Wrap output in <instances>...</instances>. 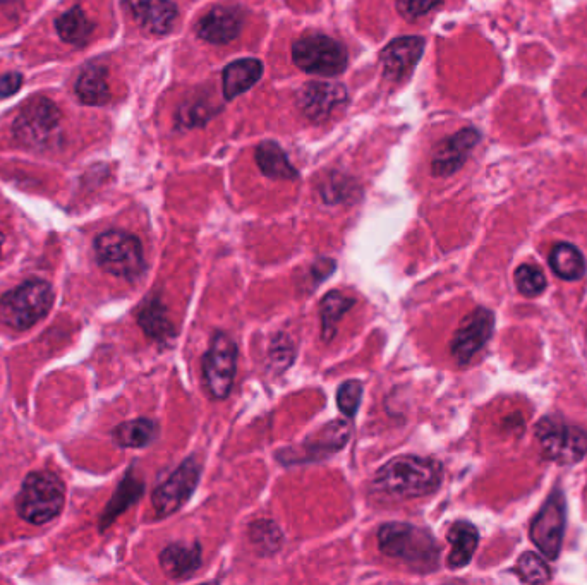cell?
Masks as SVG:
<instances>
[{"instance_id": "cell-5", "label": "cell", "mask_w": 587, "mask_h": 585, "mask_svg": "<svg viewBox=\"0 0 587 585\" xmlns=\"http://www.w3.org/2000/svg\"><path fill=\"white\" fill-rule=\"evenodd\" d=\"M103 272L134 282L146 270L145 251L138 237L124 230H107L93 242Z\"/></svg>"}, {"instance_id": "cell-21", "label": "cell", "mask_w": 587, "mask_h": 585, "mask_svg": "<svg viewBox=\"0 0 587 585\" xmlns=\"http://www.w3.org/2000/svg\"><path fill=\"white\" fill-rule=\"evenodd\" d=\"M261 76H263V62L258 59L248 57V59L230 62L222 74L225 100L230 102L251 90L260 81Z\"/></svg>"}, {"instance_id": "cell-13", "label": "cell", "mask_w": 587, "mask_h": 585, "mask_svg": "<svg viewBox=\"0 0 587 585\" xmlns=\"http://www.w3.org/2000/svg\"><path fill=\"white\" fill-rule=\"evenodd\" d=\"M565 532V498L560 489L553 491L539 510L533 525L531 539L548 560H557Z\"/></svg>"}, {"instance_id": "cell-24", "label": "cell", "mask_w": 587, "mask_h": 585, "mask_svg": "<svg viewBox=\"0 0 587 585\" xmlns=\"http://www.w3.org/2000/svg\"><path fill=\"white\" fill-rule=\"evenodd\" d=\"M356 306V299L340 290H330L320 302L321 340L330 344L339 332V323Z\"/></svg>"}, {"instance_id": "cell-29", "label": "cell", "mask_w": 587, "mask_h": 585, "mask_svg": "<svg viewBox=\"0 0 587 585\" xmlns=\"http://www.w3.org/2000/svg\"><path fill=\"white\" fill-rule=\"evenodd\" d=\"M59 37L71 45H83L93 33V23L81 7H73L55 21Z\"/></svg>"}, {"instance_id": "cell-10", "label": "cell", "mask_w": 587, "mask_h": 585, "mask_svg": "<svg viewBox=\"0 0 587 585\" xmlns=\"http://www.w3.org/2000/svg\"><path fill=\"white\" fill-rule=\"evenodd\" d=\"M201 479V464L194 455L182 460L176 471L164 483L153 489L152 505L158 519H165L179 512L194 495Z\"/></svg>"}, {"instance_id": "cell-27", "label": "cell", "mask_w": 587, "mask_h": 585, "mask_svg": "<svg viewBox=\"0 0 587 585\" xmlns=\"http://www.w3.org/2000/svg\"><path fill=\"white\" fill-rule=\"evenodd\" d=\"M76 95L85 105H103L110 100L107 69L100 64H91L76 81Z\"/></svg>"}, {"instance_id": "cell-12", "label": "cell", "mask_w": 587, "mask_h": 585, "mask_svg": "<svg viewBox=\"0 0 587 585\" xmlns=\"http://www.w3.org/2000/svg\"><path fill=\"white\" fill-rule=\"evenodd\" d=\"M495 330V314L490 309L478 308L467 314L455 330L450 354L459 366H467L479 350L490 342Z\"/></svg>"}, {"instance_id": "cell-28", "label": "cell", "mask_w": 587, "mask_h": 585, "mask_svg": "<svg viewBox=\"0 0 587 585\" xmlns=\"http://www.w3.org/2000/svg\"><path fill=\"white\" fill-rule=\"evenodd\" d=\"M550 266L558 277L575 282L586 275V260L581 251L569 244V242H560L555 248L551 249Z\"/></svg>"}, {"instance_id": "cell-9", "label": "cell", "mask_w": 587, "mask_h": 585, "mask_svg": "<svg viewBox=\"0 0 587 585\" xmlns=\"http://www.w3.org/2000/svg\"><path fill=\"white\" fill-rule=\"evenodd\" d=\"M536 440L545 459L558 464H577L587 455V433L553 417H543L536 426Z\"/></svg>"}, {"instance_id": "cell-22", "label": "cell", "mask_w": 587, "mask_h": 585, "mask_svg": "<svg viewBox=\"0 0 587 585\" xmlns=\"http://www.w3.org/2000/svg\"><path fill=\"white\" fill-rule=\"evenodd\" d=\"M145 495V481L134 474V469L131 467L126 476L122 479L117 489H115L114 498L109 501L107 508L103 510L102 520H100V532L105 531L107 527L114 524L115 519L126 512L129 507H133L134 503L141 500V496Z\"/></svg>"}, {"instance_id": "cell-32", "label": "cell", "mask_w": 587, "mask_h": 585, "mask_svg": "<svg viewBox=\"0 0 587 585\" xmlns=\"http://www.w3.org/2000/svg\"><path fill=\"white\" fill-rule=\"evenodd\" d=\"M515 285L517 290L521 292L522 296L536 297L543 294L546 290L545 273L539 270L538 266L521 265L515 270L514 275Z\"/></svg>"}, {"instance_id": "cell-3", "label": "cell", "mask_w": 587, "mask_h": 585, "mask_svg": "<svg viewBox=\"0 0 587 585\" xmlns=\"http://www.w3.org/2000/svg\"><path fill=\"white\" fill-rule=\"evenodd\" d=\"M64 503L66 486L50 471L30 472L16 496L19 517L31 525L49 524L62 512Z\"/></svg>"}, {"instance_id": "cell-25", "label": "cell", "mask_w": 587, "mask_h": 585, "mask_svg": "<svg viewBox=\"0 0 587 585\" xmlns=\"http://www.w3.org/2000/svg\"><path fill=\"white\" fill-rule=\"evenodd\" d=\"M158 423L148 417H138L115 426L114 443L119 448H146L157 440Z\"/></svg>"}, {"instance_id": "cell-20", "label": "cell", "mask_w": 587, "mask_h": 585, "mask_svg": "<svg viewBox=\"0 0 587 585\" xmlns=\"http://www.w3.org/2000/svg\"><path fill=\"white\" fill-rule=\"evenodd\" d=\"M138 325L146 337L152 338L153 342L158 344H169L177 335L176 326L169 318V309L162 301V297L148 296L138 311Z\"/></svg>"}, {"instance_id": "cell-38", "label": "cell", "mask_w": 587, "mask_h": 585, "mask_svg": "<svg viewBox=\"0 0 587 585\" xmlns=\"http://www.w3.org/2000/svg\"><path fill=\"white\" fill-rule=\"evenodd\" d=\"M2 244H4V234L0 232V251H2Z\"/></svg>"}, {"instance_id": "cell-30", "label": "cell", "mask_w": 587, "mask_h": 585, "mask_svg": "<svg viewBox=\"0 0 587 585\" xmlns=\"http://www.w3.org/2000/svg\"><path fill=\"white\" fill-rule=\"evenodd\" d=\"M248 534L249 541L258 549L261 556L279 553L284 544V532L270 519L255 520L253 524H249Z\"/></svg>"}, {"instance_id": "cell-2", "label": "cell", "mask_w": 587, "mask_h": 585, "mask_svg": "<svg viewBox=\"0 0 587 585\" xmlns=\"http://www.w3.org/2000/svg\"><path fill=\"white\" fill-rule=\"evenodd\" d=\"M382 555L399 560L416 573L435 572L440 565V548L428 529L409 522H387L378 529Z\"/></svg>"}, {"instance_id": "cell-4", "label": "cell", "mask_w": 587, "mask_h": 585, "mask_svg": "<svg viewBox=\"0 0 587 585\" xmlns=\"http://www.w3.org/2000/svg\"><path fill=\"white\" fill-rule=\"evenodd\" d=\"M54 301V289L49 282L30 278L0 297V323L25 332L50 313Z\"/></svg>"}, {"instance_id": "cell-37", "label": "cell", "mask_w": 587, "mask_h": 585, "mask_svg": "<svg viewBox=\"0 0 587 585\" xmlns=\"http://www.w3.org/2000/svg\"><path fill=\"white\" fill-rule=\"evenodd\" d=\"M23 83V76L19 73L4 74L0 78V98L11 97L13 93L19 90Z\"/></svg>"}, {"instance_id": "cell-31", "label": "cell", "mask_w": 587, "mask_h": 585, "mask_svg": "<svg viewBox=\"0 0 587 585\" xmlns=\"http://www.w3.org/2000/svg\"><path fill=\"white\" fill-rule=\"evenodd\" d=\"M296 359V347L287 333H277L268 349V364L275 373H285Z\"/></svg>"}, {"instance_id": "cell-36", "label": "cell", "mask_w": 587, "mask_h": 585, "mask_svg": "<svg viewBox=\"0 0 587 585\" xmlns=\"http://www.w3.org/2000/svg\"><path fill=\"white\" fill-rule=\"evenodd\" d=\"M335 266H337V263L330 260V258H318L313 265L309 266V275L315 277L313 289H316L323 280H327L335 272Z\"/></svg>"}, {"instance_id": "cell-17", "label": "cell", "mask_w": 587, "mask_h": 585, "mask_svg": "<svg viewBox=\"0 0 587 585\" xmlns=\"http://www.w3.org/2000/svg\"><path fill=\"white\" fill-rule=\"evenodd\" d=\"M243 28V13L234 6H217L203 16L196 25L201 40L213 45H227L236 40Z\"/></svg>"}, {"instance_id": "cell-19", "label": "cell", "mask_w": 587, "mask_h": 585, "mask_svg": "<svg viewBox=\"0 0 587 585\" xmlns=\"http://www.w3.org/2000/svg\"><path fill=\"white\" fill-rule=\"evenodd\" d=\"M158 563L165 577L172 580L188 579L203 565V549L198 541L193 544L172 543L162 549Z\"/></svg>"}, {"instance_id": "cell-34", "label": "cell", "mask_w": 587, "mask_h": 585, "mask_svg": "<svg viewBox=\"0 0 587 585\" xmlns=\"http://www.w3.org/2000/svg\"><path fill=\"white\" fill-rule=\"evenodd\" d=\"M519 573L522 580L529 584H543L551 579L550 568L546 565V561L531 551H527L519 558Z\"/></svg>"}, {"instance_id": "cell-14", "label": "cell", "mask_w": 587, "mask_h": 585, "mask_svg": "<svg viewBox=\"0 0 587 585\" xmlns=\"http://www.w3.org/2000/svg\"><path fill=\"white\" fill-rule=\"evenodd\" d=\"M478 131L473 127L460 129L459 133L445 139L442 145L438 146L431 160V172L436 177H450L466 163L469 153L479 143Z\"/></svg>"}, {"instance_id": "cell-35", "label": "cell", "mask_w": 587, "mask_h": 585, "mask_svg": "<svg viewBox=\"0 0 587 585\" xmlns=\"http://www.w3.org/2000/svg\"><path fill=\"white\" fill-rule=\"evenodd\" d=\"M442 0H395V6L400 16L407 19L421 18L430 13Z\"/></svg>"}, {"instance_id": "cell-1", "label": "cell", "mask_w": 587, "mask_h": 585, "mask_svg": "<svg viewBox=\"0 0 587 585\" xmlns=\"http://www.w3.org/2000/svg\"><path fill=\"white\" fill-rule=\"evenodd\" d=\"M443 483V465L438 460L419 455H399L383 464L375 477L373 489L400 500L430 496Z\"/></svg>"}, {"instance_id": "cell-8", "label": "cell", "mask_w": 587, "mask_h": 585, "mask_svg": "<svg viewBox=\"0 0 587 585\" xmlns=\"http://www.w3.org/2000/svg\"><path fill=\"white\" fill-rule=\"evenodd\" d=\"M292 59L304 73L332 78L344 73L349 55L337 40L325 35H309L294 43Z\"/></svg>"}, {"instance_id": "cell-11", "label": "cell", "mask_w": 587, "mask_h": 585, "mask_svg": "<svg viewBox=\"0 0 587 585\" xmlns=\"http://www.w3.org/2000/svg\"><path fill=\"white\" fill-rule=\"evenodd\" d=\"M61 124V112L47 98L28 103L14 122V134L26 145L45 146L55 138Z\"/></svg>"}, {"instance_id": "cell-7", "label": "cell", "mask_w": 587, "mask_h": 585, "mask_svg": "<svg viewBox=\"0 0 587 585\" xmlns=\"http://www.w3.org/2000/svg\"><path fill=\"white\" fill-rule=\"evenodd\" d=\"M351 440V426L347 421L333 419L330 423L321 426L318 431L311 433L306 440L297 447H287L280 450L275 457L282 465L316 464L330 459L335 453L344 450Z\"/></svg>"}, {"instance_id": "cell-23", "label": "cell", "mask_w": 587, "mask_h": 585, "mask_svg": "<svg viewBox=\"0 0 587 585\" xmlns=\"http://www.w3.org/2000/svg\"><path fill=\"white\" fill-rule=\"evenodd\" d=\"M447 541L450 543V555H448V567L459 570L471 563L474 553L478 549L479 532L471 522L457 520L448 529Z\"/></svg>"}, {"instance_id": "cell-18", "label": "cell", "mask_w": 587, "mask_h": 585, "mask_svg": "<svg viewBox=\"0 0 587 585\" xmlns=\"http://www.w3.org/2000/svg\"><path fill=\"white\" fill-rule=\"evenodd\" d=\"M136 23L152 35H167L174 30L179 11L170 0H126Z\"/></svg>"}, {"instance_id": "cell-15", "label": "cell", "mask_w": 587, "mask_h": 585, "mask_svg": "<svg viewBox=\"0 0 587 585\" xmlns=\"http://www.w3.org/2000/svg\"><path fill=\"white\" fill-rule=\"evenodd\" d=\"M347 102V90L333 83H308L297 93V105L311 121L328 119Z\"/></svg>"}, {"instance_id": "cell-16", "label": "cell", "mask_w": 587, "mask_h": 585, "mask_svg": "<svg viewBox=\"0 0 587 585\" xmlns=\"http://www.w3.org/2000/svg\"><path fill=\"white\" fill-rule=\"evenodd\" d=\"M424 40L419 37L397 38L382 50L383 76L390 81H402L409 76L423 55Z\"/></svg>"}, {"instance_id": "cell-33", "label": "cell", "mask_w": 587, "mask_h": 585, "mask_svg": "<svg viewBox=\"0 0 587 585\" xmlns=\"http://www.w3.org/2000/svg\"><path fill=\"white\" fill-rule=\"evenodd\" d=\"M364 386L359 380H347L337 388V405L345 417L356 416L363 400Z\"/></svg>"}, {"instance_id": "cell-6", "label": "cell", "mask_w": 587, "mask_h": 585, "mask_svg": "<svg viewBox=\"0 0 587 585\" xmlns=\"http://www.w3.org/2000/svg\"><path fill=\"white\" fill-rule=\"evenodd\" d=\"M236 340L229 333H213L210 345L201 357V378L205 392L213 402H222L230 397L237 374Z\"/></svg>"}, {"instance_id": "cell-26", "label": "cell", "mask_w": 587, "mask_h": 585, "mask_svg": "<svg viewBox=\"0 0 587 585\" xmlns=\"http://www.w3.org/2000/svg\"><path fill=\"white\" fill-rule=\"evenodd\" d=\"M256 163L263 175L277 181H294L297 179V170L292 167L284 150L275 141H265L256 148Z\"/></svg>"}]
</instances>
